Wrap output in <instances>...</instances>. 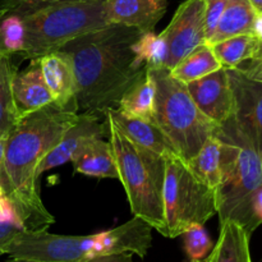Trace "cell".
<instances>
[{"instance_id":"6da1fadb","label":"cell","mask_w":262,"mask_h":262,"mask_svg":"<svg viewBox=\"0 0 262 262\" xmlns=\"http://www.w3.org/2000/svg\"><path fill=\"white\" fill-rule=\"evenodd\" d=\"M78 114L53 102L20 117L5 138L0 193L25 230L42 232L55 223L41 199L38 166Z\"/></svg>"},{"instance_id":"7a4b0ae2","label":"cell","mask_w":262,"mask_h":262,"mask_svg":"<svg viewBox=\"0 0 262 262\" xmlns=\"http://www.w3.org/2000/svg\"><path fill=\"white\" fill-rule=\"evenodd\" d=\"M141 35L133 27L107 25L60 49L73 69L78 109L99 115L118 106L123 94L146 68L133 49Z\"/></svg>"},{"instance_id":"3957f363","label":"cell","mask_w":262,"mask_h":262,"mask_svg":"<svg viewBox=\"0 0 262 262\" xmlns=\"http://www.w3.org/2000/svg\"><path fill=\"white\" fill-rule=\"evenodd\" d=\"M152 245V228L133 216L124 224L90 235H60L25 230L18 233L5 248V255L18 260L42 262H86L114 253L146 257Z\"/></svg>"},{"instance_id":"277c9868","label":"cell","mask_w":262,"mask_h":262,"mask_svg":"<svg viewBox=\"0 0 262 262\" xmlns=\"http://www.w3.org/2000/svg\"><path fill=\"white\" fill-rule=\"evenodd\" d=\"M25 25V54L38 59L78 36L109 25L105 0H2Z\"/></svg>"},{"instance_id":"5b68a950","label":"cell","mask_w":262,"mask_h":262,"mask_svg":"<svg viewBox=\"0 0 262 262\" xmlns=\"http://www.w3.org/2000/svg\"><path fill=\"white\" fill-rule=\"evenodd\" d=\"M106 130L117 163L118 179L124 187L133 216L141 217L152 229L166 237L164 215L165 158L133 142L107 117Z\"/></svg>"},{"instance_id":"8992f818","label":"cell","mask_w":262,"mask_h":262,"mask_svg":"<svg viewBox=\"0 0 262 262\" xmlns=\"http://www.w3.org/2000/svg\"><path fill=\"white\" fill-rule=\"evenodd\" d=\"M222 140V186L219 200L220 223L233 220L250 235L257 229L251 211V200L262 184V158L246 141L230 118L220 125Z\"/></svg>"},{"instance_id":"52a82bcc","label":"cell","mask_w":262,"mask_h":262,"mask_svg":"<svg viewBox=\"0 0 262 262\" xmlns=\"http://www.w3.org/2000/svg\"><path fill=\"white\" fill-rule=\"evenodd\" d=\"M155 82L152 122L165 133L182 160H191L220 125L205 117L194 104L187 84L174 78L165 67L147 68Z\"/></svg>"},{"instance_id":"ba28073f","label":"cell","mask_w":262,"mask_h":262,"mask_svg":"<svg viewBox=\"0 0 262 262\" xmlns=\"http://www.w3.org/2000/svg\"><path fill=\"white\" fill-rule=\"evenodd\" d=\"M164 215L168 235L177 238L191 225L202 224L217 214V193L202 183L179 156L165 158Z\"/></svg>"},{"instance_id":"9c48e42d","label":"cell","mask_w":262,"mask_h":262,"mask_svg":"<svg viewBox=\"0 0 262 262\" xmlns=\"http://www.w3.org/2000/svg\"><path fill=\"white\" fill-rule=\"evenodd\" d=\"M205 18V0H186L179 5L168 27L161 32L166 45L165 68L173 69L187 54L206 42Z\"/></svg>"},{"instance_id":"30bf717a","label":"cell","mask_w":262,"mask_h":262,"mask_svg":"<svg viewBox=\"0 0 262 262\" xmlns=\"http://www.w3.org/2000/svg\"><path fill=\"white\" fill-rule=\"evenodd\" d=\"M234 100L232 119L241 135L262 158V82L237 69H227Z\"/></svg>"},{"instance_id":"8fae6325","label":"cell","mask_w":262,"mask_h":262,"mask_svg":"<svg viewBox=\"0 0 262 262\" xmlns=\"http://www.w3.org/2000/svg\"><path fill=\"white\" fill-rule=\"evenodd\" d=\"M187 90L202 114L215 124L223 125L232 118L234 100L225 68L189 82Z\"/></svg>"},{"instance_id":"7c38bea8","label":"cell","mask_w":262,"mask_h":262,"mask_svg":"<svg viewBox=\"0 0 262 262\" xmlns=\"http://www.w3.org/2000/svg\"><path fill=\"white\" fill-rule=\"evenodd\" d=\"M104 124L100 123V118L94 113H81L76 122L66 130L58 145L42 159L38 166V174L60 166L72 160L79 148L89 140L102 137L105 135Z\"/></svg>"},{"instance_id":"4fadbf2b","label":"cell","mask_w":262,"mask_h":262,"mask_svg":"<svg viewBox=\"0 0 262 262\" xmlns=\"http://www.w3.org/2000/svg\"><path fill=\"white\" fill-rule=\"evenodd\" d=\"M109 25L152 32L166 13L168 0H105Z\"/></svg>"},{"instance_id":"5bb4252c","label":"cell","mask_w":262,"mask_h":262,"mask_svg":"<svg viewBox=\"0 0 262 262\" xmlns=\"http://www.w3.org/2000/svg\"><path fill=\"white\" fill-rule=\"evenodd\" d=\"M38 63L54 104L77 112L76 78L66 54L60 50L45 54L38 58Z\"/></svg>"},{"instance_id":"9a60e30c","label":"cell","mask_w":262,"mask_h":262,"mask_svg":"<svg viewBox=\"0 0 262 262\" xmlns=\"http://www.w3.org/2000/svg\"><path fill=\"white\" fill-rule=\"evenodd\" d=\"M12 89L19 117L53 104V97L42 77L38 59H32L30 67L23 72H15Z\"/></svg>"},{"instance_id":"2e32d148","label":"cell","mask_w":262,"mask_h":262,"mask_svg":"<svg viewBox=\"0 0 262 262\" xmlns=\"http://www.w3.org/2000/svg\"><path fill=\"white\" fill-rule=\"evenodd\" d=\"M105 115L110 118L114 122V124L133 142L138 143V145L143 146L148 150L155 151V152L163 155L164 158L179 156L173 143L169 141L165 133L152 120L127 117V115L122 114L118 109H109Z\"/></svg>"},{"instance_id":"e0dca14e","label":"cell","mask_w":262,"mask_h":262,"mask_svg":"<svg viewBox=\"0 0 262 262\" xmlns=\"http://www.w3.org/2000/svg\"><path fill=\"white\" fill-rule=\"evenodd\" d=\"M76 173L95 178L118 179L117 163L109 141L95 137L87 141L72 158Z\"/></svg>"},{"instance_id":"ac0fdd59","label":"cell","mask_w":262,"mask_h":262,"mask_svg":"<svg viewBox=\"0 0 262 262\" xmlns=\"http://www.w3.org/2000/svg\"><path fill=\"white\" fill-rule=\"evenodd\" d=\"M251 235L233 220L220 223L219 239L201 262H252Z\"/></svg>"},{"instance_id":"d6986e66","label":"cell","mask_w":262,"mask_h":262,"mask_svg":"<svg viewBox=\"0 0 262 262\" xmlns=\"http://www.w3.org/2000/svg\"><path fill=\"white\" fill-rule=\"evenodd\" d=\"M257 18V13L250 0H229L220 15L214 33L206 43L212 45L238 35L256 33Z\"/></svg>"},{"instance_id":"ffe728a7","label":"cell","mask_w":262,"mask_h":262,"mask_svg":"<svg viewBox=\"0 0 262 262\" xmlns=\"http://www.w3.org/2000/svg\"><path fill=\"white\" fill-rule=\"evenodd\" d=\"M155 82L146 67L137 81L123 94L115 109L127 117L152 120L155 110Z\"/></svg>"},{"instance_id":"44dd1931","label":"cell","mask_w":262,"mask_h":262,"mask_svg":"<svg viewBox=\"0 0 262 262\" xmlns=\"http://www.w3.org/2000/svg\"><path fill=\"white\" fill-rule=\"evenodd\" d=\"M187 165L202 183L219 193L222 186V140L217 135L211 136L199 152L187 161Z\"/></svg>"},{"instance_id":"7402d4cb","label":"cell","mask_w":262,"mask_h":262,"mask_svg":"<svg viewBox=\"0 0 262 262\" xmlns=\"http://www.w3.org/2000/svg\"><path fill=\"white\" fill-rule=\"evenodd\" d=\"M220 68L223 67L220 66L219 60L215 56L211 46L205 42L197 46L181 61H178V64L173 69H170V73L174 78L187 84Z\"/></svg>"},{"instance_id":"603a6c76","label":"cell","mask_w":262,"mask_h":262,"mask_svg":"<svg viewBox=\"0 0 262 262\" xmlns=\"http://www.w3.org/2000/svg\"><path fill=\"white\" fill-rule=\"evenodd\" d=\"M260 41L261 37L258 35L247 33L219 41L210 46L223 68L234 69L255 55Z\"/></svg>"},{"instance_id":"cb8c5ba5","label":"cell","mask_w":262,"mask_h":262,"mask_svg":"<svg viewBox=\"0 0 262 262\" xmlns=\"http://www.w3.org/2000/svg\"><path fill=\"white\" fill-rule=\"evenodd\" d=\"M17 69L9 55L0 53V137L7 138L19 120L13 97L12 82Z\"/></svg>"},{"instance_id":"d4e9b609","label":"cell","mask_w":262,"mask_h":262,"mask_svg":"<svg viewBox=\"0 0 262 262\" xmlns=\"http://www.w3.org/2000/svg\"><path fill=\"white\" fill-rule=\"evenodd\" d=\"M26 31L22 18L8 8H0V53L13 55L25 50Z\"/></svg>"},{"instance_id":"484cf974","label":"cell","mask_w":262,"mask_h":262,"mask_svg":"<svg viewBox=\"0 0 262 262\" xmlns=\"http://www.w3.org/2000/svg\"><path fill=\"white\" fill-rule=\"evenodd\" d=\"M136 54L147 68L164 67L166 59V45L163 35L155 32L142 33L133 43Z\"/></svg>"},{"instance_id":"4316f807","label":"cell","mask_w":262,"mask_h":262,"mask_svg":"<svg viewBox=\"0 0 262 262\" xmlns=\"http://www.w3.org/2000/svg\"><path fill=\"white\" fill-rule=\"evenodd\" d=\"M189 261H202L211 252L214 243L202 224H193L182 234Z\"/></svg>"},{"instance_id":"83f0119b","label":"cell","mask_w":262,"mask_h":262,"mask_svg":"<svg viewBox=\"0 0 262 262\" xmlns=\"http://www.w3.org/2000/svg\"><path fill=\"white\" fill-rule=\"evenodd\" d=\"M229 0H205L206 3V18H205V33H206V42L214 33L215 27L219 22L220 15L224 12Z\"/></svg>"},{"instance_id":"f1b7e54d","label":"cell","mask_w":262,"mask_h":262,"mask_svg":"<svg viewBox=\"0 0 262 262\" xmlns=\"http://www.w3.org/2000/svg\"><path fill=\"white\" fill-rule=\"evenodd\" d=\"M234 69L239 71L241 73H243L248 78L262 82V38L255 55L248 59V60L243 61L242 64H239Z\"/></svg>"},{"instance_id":"f546056e","label":"cell","mask_w":262,"mask_h":262,"mask_svg":"<svg viewBox=\"0 0 262 262\" xmlns=\"http://www.w3.org/2000/svg\"><path fill=\"white\" fill-rule=\"evenodd\" d=\"M23 227L15 219H0V256L5 255V248L9 245L10 241L19 232H22Z\"/></svg>"},{"instance_id":"4dcf8cb0","label":"cell","mask_w":262,"mask_h":262,"mask_svg":"<svg viewBox=\"0 0 262 262\" xmlns=\"http://www.w3.org/2000/svg\"><path fill=\"white\" fill-rule=\"evenodd\" d=\"M251 211L255 225L258 228L262 224V184L256 189L251 200Z\"/></svg>"},{"instance_id":"1f68e13d","label":"cell","mask_w":262,"mask_h":262,"mask_svg":"<svg viewBox=\"0 0 262 262\" xmlns=\"http://www.w3.org/2000/svg\"><path fill=\"white\" fill-rule=\"evenodd\" d=\"M86 262H135L130 253H114V255H104L91 258Z\"/></svg>"},{"instance_id":"d6a6232c","label":"cell","mask_w":262,"mask_h":262,"mask_svg":"<svg viewBox=\"0 0 262 262\" xmlns=\"http://www.w3.org/2000/svg\"><path fill=\"white\" fill-rule=\"evenodd\" d=\"M250 3L252 4L253 9H255V12L257 13L258 17H261L262 15V0H250Z\"/></svg>"},{"instance_id":"836d02e7","label":"cell","mask_w":262,"mask_h":262,"mask_svg":"<svg viewBox=\"0 0 262 262\" xmlns=\"http://www.w3.org/2000/svg\"><path fill=\"white\" fill-rule=\"evenodd\" d=\"M4 148H5V138L0 137V176H2L3 159H4ZM2 194V193H0Z\"/></svg>"},{"instance_id":"e575fe53","label":"cell","mask_w":262,"mask_h":262,"mask_svg":"<svg viewBox=\"0 0 262 262\" xmlns=\"http://www.w3.org/2000/svg\"><path fill=\"white\" fill-rule=\"evenodd\" d=\"M8 262H42V261H33V260H18V258H12Z\"/></svg>"},{"instance_id":"d590c367","label":"cell","mask_w":262,"mask_h":262,"mask_svg":"<svg viewBox=\"0 0 262 262\" xmlns=\"http://www.w3.org/2000/svg\"><path fill=\"white\" fill-rule=\"evenodd\" d=\"M187 262H201V261H189V260H188Z\"/></svg>"},{"instance_id":"8d00e7d4","label":"cell","mask_w":262,"mask_h":262,"mask_svg":"<svg viewBox=\"0 0 262 262\" xmlns=\"http://www.w3.org/2000/svg\"><path fill=\"white\" fill-rule=\"evenodd\" d=\"M0 196H2V194H0Z\"/></svg>"}]
</instances>
